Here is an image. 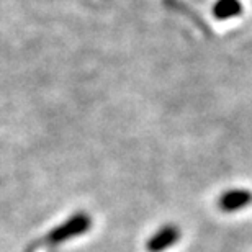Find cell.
I'll use <instances>...</instances> for the list:
<instances>
[{
    "label": "cell",
    "mask_w": 252,
    "mask_h": 252,
    "mask_svg": "<svg viewBox=\"0 0 252 252\" xmlns=\"http://www.w3.org/2000/svg\"><path fill=\"white\" fill-rule=\"evenodd\" d=\"M180 239V229L175 224H165L151 236L146 243L148 252H164L165 249L172 248Z\"/></svg>",
    "instance_id": "cell-3"
},
{
    "label": "cell",
    "mask_w": 252,
    "mask_h": 252,
    "mask_svg": "<svg viewBox=\"0 0 252 252\" xmlns=\"http://www.w3.org/2000/svg\"><path fill=\"white\" fill-rule=\"evenodd\" d=\"M244 12L241 0H216L211 7V13L216 20H231Z\"/></svg>",
    "instance_id": "cell-4"
},
{
    "label": "cell",
    "mask_w": 252,
    "mask_h": 252,
    "mask_svg": "<svg viewBox=\"0 0 252 252\" xmlns=\"http://www.w3.org/2000/svg\"><path fill=\"white\" fill-rule=\"evenodd\" d=\"M92 226V218L85 213V211H79L65 220L63 224L56 226L54 229L49 231L46 236L48 244H63L65 241L77 238L80 234H85Z\"/></svg>",
    "instance_id": "cell-1"
},
{
    "label": "cell",
    "mask_w": 252,
    "mask_h": 252,
    "mask_svg": "<svg viewBox=\"0 0 252 252\" xmlns=\"http://www.w3.org/2000/svg\"><path fill=\"white\" fill-rule=\"evenodd\" d=\"M165 5H167V7H170V8H174V10H180V12H184V13H190V17L195 20V23L198 25V27H201V30H203V32H206V33H210L208 32V25H206L203 20H200V18H196V17H193V12H191V10H189L187 7H185L184 3H180V0H165Z\"/></svg>",
    "instance_id": "cell-5"
},
{
    "label": "cell",
    "mask_w": 252,
    "mask_h": 252,
    "mask_svg": "<svg viewBox=\"0 0 252 252\" xmlns=\"http://www.w3.org/2000/svg\"><path fill=\"white\" fill-rule=\"evenodd\" d=\"M252 203V191L248 189H233L226 190L218 198V206L224 213H236L244 210Z\"/></svg>",
    "instance_id": "cell-2"
}]
</instances>
